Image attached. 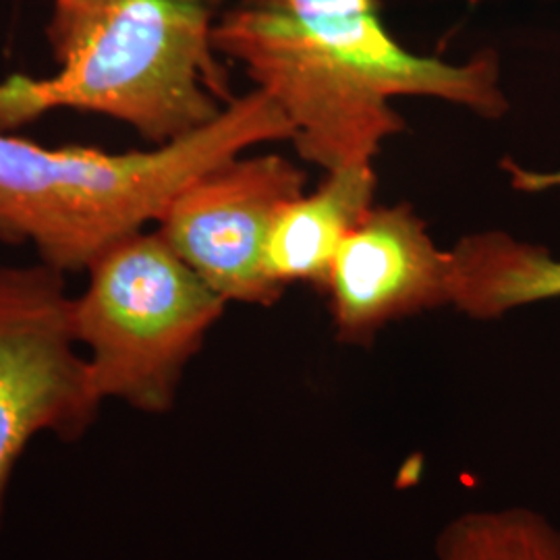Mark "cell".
Returning a JSON list of instances; mask_svg holds the SVG:
<instances>
[{"mask_svg":"<svg viewBox=\"0 0 560 560\" xmlns=\"http://www.w3.org/2000/svg\"><path fill=\"white\" fill-rule=\"evenodd\" d=\"M453 280V252H442L409 206H374L328 272L335 335L368 345L393 322L451 305Z\"/></svg>","mask_w":560,"mask_h":560,"instance_id":"52a82bcc","label":"cell"},{"mask_svg":"<svg viewBox=\"0 0 560 560\" xmlns=\"http://www.w3.org/2000/svg\"><path fill=\"white\" fill-rule=\"evenodd\" d=\"M374 166L353 164L328 171L316 191L289 201L268 240L270 277L282 289L307 282L324 291L340 243L374 208Z\"/></svg>","mask_w":560,"mask_h":560,"instance_id":"ba28073f","label":"cell"},{"mask_svg":"<svg viewBox=\"0 0 560 560\" xmlns=\"http://www.w3.org/2000/svg\"><path fill=\"white\" fill-rule=\"evenodd\" d=\"M432 560H560V527L520 504L471 509L442 527Z\"/></svg>","mask_w":560,"mask_h":560,"instance_id":"30bf717a","label":"cell"},{"mask_svg":"<svg viewBox=\"0 0 560 560\" xmlns=\"http://www.w3.org/2000/svg\"><path fill=\"white\" fill-rule=\"evenodd\" d=\"M73 300L67 275L44 261L0 266V520L27 442L42 432L78 441L98 416Z\"/></svg>","mask_w":560,"mask_h":560,"instance_id":"5b68a950","label":"cell"},{"mask_svg":"<svg viewBox=\"0 0 560 560\" xmlns=\"http://www.w3.org/2000/svg\"><path fill=\"white\" fill-rule=\"evenodd\" d=\"M217 0H50L59 71L0 83V131L57 108L120 120L166 145L235 101L214 48Z\"/></svg>","mask_w":560,"mask_h":560,"instance_id":"7a4b0ae2","label":"cell"},{"mask_svg":"<svg viewBox=\"0 0 560 560\" xmlns=\"http://www.w3.org/2000/svg\"><path fill=\"white\" fill-rule=\"evenodd\" d=\"M453 307L494 320L538 301L559 300L560 260L540 245L488 231L453 249Z\"/></svg>","mask_w":560,"mask_h":560,"instance_id":"9c48e42d","label":"cell"},{"mask_svg":"<svg viewBox=\"0 0 560 560\" xmlns=\"http://www.w3.org/2000/svg\"><path fill=\"white\" fill-rule=\"evenodd\" d=\"M73 300V328L88 349V374L104 402L143 413L173 409L183 374L226 307L161 233L141 229L88 266Z\"/></svg>","mask_w":560,"mask_h":560,"instance_id":"277c9868","label":"cell"},{"mask_svg":"<svg viewBox=\"0 0 560 560\" xmlns=\"http://www.w3.org/2000/svg\"><path fill=\"white\" fill-rule=\"evenodd\" d=\"M214 48L277 102L303 161L328 171L372 164L402 131L400 96L497 119L509 102L494 52L448 62L405 48L378 0H237L214 23Z\"/></svg>","mask_w":560,"mask_h":560,"instance_id":"6da1fadb","label":"cell"},{"mask_svg":"<svg viewBox=\"0 0 560 560\" xmlns=\"http://www.w3.org/2000/svg\"><path fill=\"white\" fill-rule=\"evenodd\" d=\"M291 140L284 113L256 88L200 131L150 150L44 148L0 131V243L30 245L65 275L88 270L106 247L161 221L210 168L266 141Z\"/></svg>","mask_w":560,"mask_h":560,"instance_id":"3957f363","label":"cell"},{"mask_svg":"<svg viewBox=\"0 0 560 560\" xmlns=\"http://www.w3.org/2000/svg\"><path fill=\"white\" fill-rule=\"evenodd\" d=\"M305 175L279 154L235 156L191 180L156 231L222 300L272 305L282 287L268 272V240Z\"/></svg>","mask_w":560,"mask_h":560,"instance_id":"8992f818","label":"cell"}]
</instances>
